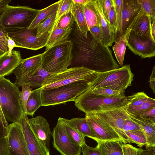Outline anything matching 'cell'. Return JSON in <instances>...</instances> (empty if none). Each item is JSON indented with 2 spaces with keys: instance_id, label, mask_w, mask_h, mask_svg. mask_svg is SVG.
<instances>
[{
  "instance_id": "cell-36",
  "label": "cell",
  "mask_w": 155,
  "mask_h": 155,
  "mask_svg": "<svg viewBox=\"0 0 155 155\" xmlns=\"http://www.w3.org/2000/svg\"><path fill=\"white\" fill-rule=\"evenodd\" d=\"M123 1V0H113L115 7L116 16V37L115 42L121 36Z\"/></svg>"
},
{
  "instance_id": "cell-44",
  "label": "cell",
  "mask_w": 155,
  "mask_h": 155,
  "mask_svg": "<svg viewBox=\"0 0 155 155\" xmlns=\"http://www.w3.org/2000/svg\"><path fill=\"white\" fill-rule=\"evenodd\" d=\"M123 130L126 132L134 130H142L140 126L133 120L130 116L125 121Z\"/></svg>"
},
{
  "instance_id": "cell-29",
  "label": "cell",
  "mask_w": 155,
  "mask_h": 155,
  "mask_svg": "<svg viewBox=\"0 0 155 155\" xmlns=\"http://www.w3.org/2000/svg\"><path fill=\"white\" fill-rule=\"evenodd\" d=\"M42 87L32 91L27 101L26 111L28 115L33 116L35 112L42 106L41 98Z\"/></svg>"
},
{
  "instance_id": "cell-3",
  "label": "cell",
  "mask_w": 155,
  "mask_h": 155,
  "mask_svg": "<svg viewBox=\"0 0 155 155\" xmlns=\"http://www.w3.org/2000/svg\"><path fill=\"white\" fill-rule=\"evenodd\" d=\"M78 110L85 114L120 108L127 104V97H109L96 94L88 89L74 101Z\"/></svg>"
},
{
  "instance_id": "cell-56",
  "label": "cell",
  "mask_w": 155,
  "mask_h": 155,
  "mask_svg": "<svg viewBox=\"0 0 155 155\" xmlns=\"http://www.w3.org/2000/svg\"><path fill=\"white\" fill-rule=\"evenodd\" d=\"M150 33L152 38L155 41V19L153 20L151 23Z\"/></svg>"
},
{
  "instance_id": "cell-38",
  "label": "cell",
  "mask_w": 155,
  "mask_h": 155,
  "mask_svg": "<svg viewBox=\"0 0 155 155\" xmlns=\"http://www.w3.org/2000/svg\"><path fill=\"white\" fill-rule=\"evenodd\" d=\"M155 107V100L149 97L148 99L140 105L126 110L129 114L139 113L150 110Z\"/></svg>"
},
{
  "instance_id": "cell-22",
  "label": "cell",
  "mask_w": 155,
  "mask_h": 155,
  "mask_svg": "<svg viewBox=\"0 0 155 155\" xmlns=\"http://www.w3.org/2000/svg\"><path fill=\"white\" fill-rule=\"evenodd\" d=\"M58 120L76 129L81 134L85 137H87L96 141H98L93 133L87 122L85 117L72 118L68 119L59 117Z\"/></svg>"
},
{
  "instance_id": "cell-41",
  "label": "cell",
  "mask_w": 155,
  "mask_h": 155,
  "mask_svg": "<svg viewBox=\"0 0 155 155\" xmlns=\"http://www.w3.org/2000/svg\"><path fill=\"white\" fill-rule=\"evenodd\" d=\"M74 23V18L71 12L67 13L60 19L57 27L63 29H68L72 28Z\"/></svg>"
},
{
  "instance_id": "cell-33",
  "label": "cell",
  "mask_w": 155,
  "mask_h": 155,
  "mask_svg": "<svg viewBox=\"0 0 155 155\" xmlns=\"http://www.w3.org/2000/svg\"><path fill=\"white\" fill-rule=\"evenodd\" d=\"M128 143L136 144L140 147L146 146L147 144L145 135L142 130H134L126 132Z\"/></svg>"
},
{
  "instance_id": "cell-47",
  "label": "cell",
  "mask_w": 155,
  "mask_h": 155,
  "mask_svg": "<svg viewBox=\"0 0 155 155\" xmlns=\"http://www.w3.org/2000/svg\"><path fill=\"white\" fill-rule=\"evenodd\" d=\"M124 155H138L139 148L124 143L122 146Z\"/></svg>"
},
{
  "instance_id": "cell-39",
  "label": "cell",
  "mask_w": 155,
  "mask_h": 155,
  "mask_svg": "<svg viewBox=\"0 0 155 155\" xmlns=\"http://www.w3.org/2000/svg\"><path fill=\"white\" fill-rule=\"evenodd\" d=\"M91 90L96 94L107 97H117L125 96V90L115 91L107 88H99Z\"/></svg>"
},
{
  "instance_id": "cell-57",
  "label": "cell",
  "mask_w": 155,
  "mask_h": 155,
  "mask_svg": "<svg viewBox=\"0 0 155 155\" xmlns=\"http://www.w3.org/2000/svg\"><path fill=\"white\" fill-rule=\"evenodd\" d=\"M8 46L0 41V55L8 51Z\"/></svg>"
},
{
  "instance_id": "cell-11",
  "label": "cell",
  "mask_w": 155,
  "mask_h": 155,
  "mask_svg": "<svg viewBox=\"0 0 155 155\" xmlns=\"http://www.w3.org/2000/svg\"><path fill=\"white\" fill-rule=\"evenodd\" d=\"M125 107L92 114L112 127L126 143H128V140L124 130L123 126L125 120L130 117V115Z\"/></svg>"
},
{
  "instance_id": "cell-7",
  "label": "cell",
  "mask_w": 155,
  "mask_h": 155,
  "mask_svg": "<svg viewBox=\"0 0 155 155\" xmlns=\"http://www.w3.org/2000/svg\"><path fill=\"white\" fill-rule=\"evenodd\" d=\"M90 84L77 82L41 91L42 106H53L75 101L90 87Z\"/></svg>"
},
{
  "instance_id": "cell-54",
  "label": "cell",
  "mask_w": 155,
  "mask_h": 155,
  "mask_svg": "<svg viewBox=\"0 0 155 155\" xmlns=\"http://www.w3.org/2000/svg\"><path fill=\"white\" fill-rule=\"evenodd\" d=\"M8 38L7 43L8 46V55H10L12 54V49L14 47H15V44L14 41L10 37L8 36L7 34Z\"/></svg>"
},
{
  "instance_id": "cell-24",
  "label": "cell",
  "mask_w": 155,
  "mask_h": 155,
  "mask_svg": "<svg viewBox=\"0 0 155 155\" xmlns=\"http://www.w3.org/2000/svg\"><path fill=\"white\" fill-rule=\"evenodd\" d=\"M121 140H110L100 142L97 143L101 155H124Z\"/></svg>"
},
{
  "instance_id": "cell-55",
  "label": "cell",
  "mask_w": 155,
  "mask_h": 155,
  "mask_svg": "<svg viewBox=\"0 0 155 155\" xmlns=\"http://www.w3.org/2000/svg\"><path fill=\"white\" fill-rule=\"evenodd\" d=\"M7 33H6L0 26V41L8 46Z\"/></svg>"
},
{
  "instance_id": "cell-14",
  "label": "cell",
  "mask_w": 155,
  "mask_h": 155,
  "mask_svg": "<svg viewBox=\"0 0 155 155\" xmlns=\"http://www.w3.org/2000/svg\"><path fill=\"white\" fill-rule=\"evenodd\" d=\"M87 123L100 142L119 140L124 143L115 130L109 125L93 114H85Z\"/></svg>"
},
{
  "instance_id": "cell-49",
  "label": "cell",
  "mask_w": 155,
  "mask_h": 155,
  "mask_svg": "<svg viewBox=\"0 0 155 155\" xmlns=\"http://www.w3.org/2000/svg\"><path fill=\"white\" fill-rule=\"evenodd\" d=\"M129 114L142 118H152L155 119V107L148 110L139 113Z\"/></svg>"
},
{
  "instance_id": "cell-10",
  "label": "cell",
  "mask_w": 155,
  "mask_h": 155,
  "mask_svg": "<svg viewBox=\"0 0 155 155\" xmlns=\"http://www.w3.org/2000/svg\"><path fill=\"white\" fill-rule=\"evenodd\" d=\"M54 147L62 155H80L81 146L69 137L63 125L58 121L52 134Z\"/></svg>"
},
{
  "instance_id": "cell-6",
  "label": "cell",
  "mask_w": 155,
  "mask_h": 155,
  "mask_svg": "<svg viewBox=\"0 0 155 155\" xmlns=\"http://www.w3.org/2000/svg\"><path fill=\"white\" fill-rule=\"evenodd\" d=\"M98 74L83 67H70L47 77L41 87L43 89L47 90L79 81L91 85L96 79Z\"/></svg>"
},
{
  "instance_id": "cell-5",
  "label": "cell",
  "mask_w": 155,
  "mask_h": 155,
  "mask_svg": "<svg viewBox=\"0 0 155 155\" xmlns=\"http://www.w3.org/2000/svg\"><path fill=\"white\" fill-rule=\"evenodd\" d=\"M72 44L67 40L45 50L42 55V67L52 74L68 68L73 59Z\"/></svg>"
},
{
  "instance_id": "cell-15",
  "label": "cell",
  "mask_w": 155,
  "mask_h": 155,
  "mask_svg": "<svg viewBox=\"0 0 155 155\" xmlns=\"http://www.w3.org/2000/svg\"><path fill=\"white\" fill-rule=\"evenodd\" d=\"M127 46L134 54L145 58L155 56V41L150 37L141 38L131 30Z\"/></svg>"
},
{
  "instance_id": "cell-21",
  "label": "cell",
  "mask_w": 155,
  "mask_h": 155,
  "mask_svg": "<svg viewBox=\"0 0 155 155\" xmlns=\"http://www.w3.org/2000/svg\"><path fill=\"white\" fill-rule=\"evenodd\" d=\"M129 115L130 118L140 126L144 132L147 143L146 148L155 147V119Z\"/></svg>"
},
{
  "instance_id": "cell-48",
  "label": "cell",
  "mask_w": 155,
  "mask_h": 155,
  "mask_svg": "<svg viewBox=\"0 0 155 155\" xmlns=\"http://www.w3.org/2000/svg\"><path fill=\"white\" fill-rule=\"evenodd\" d=\"M89 31L98 40L101 42H102V32L100 24L93 27Z\"/></svg>"
},
{
  "instance_id": "cell-9",
  "label": "cell",
  "mask_w": 155,
  "mask_h": 155,
  "mask_svg": "<svg viewBox=\"0 0 155 155\" xmlns=\"http://www.w3.org/2000/svg\"><path fill=\"white\" fill-rule=\"evenodd\" d=\"M15 41V47L37 50L45 47L49 33L36 38V29L26 28L15 32L7 33Z\"/></svg>"
},
{
  "instance_id": "cell-46",
  "label": "cell",
  "mask_w": 155,
  "mask_h": 155,
  "mask_svg": "<svg viewBox=\"0 0 155 155\" xmlns=\"http://www.w3.org/2000/svg\"><path fill=\"white\" fill-rule=\"evenodd\" d=\"M103 14L108 22L109 13L113 5V0H100Z\"/></svg>"
},
{
  "instance_id": "cell-52",
  "label": "cell",
  "mask_w": 155,
  "mask_h": 155,
  "mask_svg": "<svg viewBox=\"0 0 155 155\" xmlns=\"http://www.w3.org/2000/svg\"><path fill=\"white\" fill-rule=\"evenodd\" d=\"M155 147H150L143 149L139 148L138 155H155Z\"/></svg>"
},
{
  "instance_id": "cell-18",
  "label": "cell",
  "mask_w": 155,
  "mask_h": 155,
  "mask_svg": "<svg viewBox=\"0 0 155 155\" xmlns=\"http://www.w3.org/2000/svg\"><path fill=\"white\" fill-rule=\"evenodd\" d=\"M30 126L38 141L47 150L49 147L52 133L47 120L41 116L28 119Z\"/></svg>"
},
{
  "instance_id": "cell-60",
  "label": "cell",
  "mask_w": 155,
  "mask_h": 155,
  "mask_svg": "<svg viewBox=\"0 0 155 155\" xmlns=\"http://www.w3.org/2000/svg\"><path fill=\"white\" fill-rule=\"evenodd\" d=\"M11 1V0H0V8L5 5H8L9 3Z\"/></svg>"
},
{
  "instance_id": "cell-51",
  "label": "cell",
  "mask_w": 155,
  "mask_h": 155,
  "mask_svg": "<svg viewBox=\"0 0 155 155\" xmlns=\"http://www.w3.org/2000/svg\"><path fill=\"white\" fill-rule=\"evenodd\" d=\"M0 155H9L8 137L0 138Z\"/></svg>"
},
{
  "instance_id": "cell-28",
  "label": "cell",
  "mask_w": 155,
  "mask_h": 155,
  "mask_svg": "<svg viewBox=\"0 0 155 155\" xmlns=\"http://www.w3.org/2000/svg\"><path fill=\"white\" fill-rule=\"evenodd\" d=\"M60 0L54 2L48 6L40 10L28 28L29 29H33L44 20L56 13L58 8Z\"/></svg>"
},
{
  "instance_id": "cell-8",
  "label": "cell",
  "mask_w": 155,
  "mask_h": 155,
  "mask_svg": "<svg viewBox=\"0 0 155 155\" xmlns=\"http://www.w3.org/2000/svg\"><path fill=\"white\" fill-rule=\"evenodd\" d=\"M134 74L130 64L125 65L108 71L98 73L97 77L90 85L89 89L107 88L115 91L125 90L131 86Z\"/></svg>"
},
{
  "instance_id": "cell-43",
  "label": "cell",
  "mask_w": 155,
  "mask_h": 155,
  "mask_svg": "<svg viewBox=\"0 0 155 155\" xmlns=\"http://www.w3.org/2000/svg\"><path fill=\"white\" fill-rule=\"evenodd\" d=\"M113 2V5L111 7L109 15L108 22L111 31L114 36V42H115L116 37V16L115 7L114 1Z\"/></svg>"
},
{
  "instance_id": "cell-50",
  "label": "cell",
  "mask_w": 155,
  "mask_h": 155,
  "mask_svg": "<svg viewBox=\"0 0 155 155\" xmlns=\"http://www.w3.org/2000/svg\"><path fill=\"white\" fill-rule=\"evenodd\" d=\"M9 132L8 124L4 122L0 115V138L8 137Z\"/></svg>"
},
{
  "instance_id": "cell-45",
  "label": "cell",
  "mask_w": 155,
  "mask_h": 155,
  "mask_svg": "<svg viewBox=\"0 0 155 155\" xmlns=\"http://www.w3.org/2000/svg\"><path fill=\"white\" fill-rule=\"evenodd\" d=\"M81 147L83 155H101V151L97 146L94 148L88 146L85 143L81 146Z\"/></svg>"
},
{
  "instance_id": "cell-13",
  "label": "cell",
  "mask_w": 155,
  "mask_h": 155,
  "mask_svg": "<svg viewBox=\"0 0 155 155\" xmlns=\"http://www.w3.org/2000/svg\"><path fill=\"white\" fill-rule=\"evenodd\" d=\"M8 137L9 155H30L21 124L12 123L8 125Z\"/></svg>"
},
{
  "instance_id": "cell-32",
  "label": "cell",
  "mask_w": 155,
  "mask_h": 155,
  "mask_svg": "<svg viewBox=\"0 0 155 155\" xmlns=\"http://www.w3.org/2000/svg\"><path fill=\"white\" fill-rule=\"evenodd\" d=\"M51 74L44 70L41 66L31 78L23 85H28L33 87L38 88L41 87L44 79Z\"/></svg>"
},
{
  "instance_id": "cell-23",
  "label": "cell",
  "mask_w": 155,
  "mask_h": 155,
  "mask_svg": "<svg viewBox=\"0 0 155 155\" xmlns=\"http://www.w3.org/2000/svg\"><path fill=\"white\" fill-rule=\"evenodd\" d=\"M151 23L150 18L144 12L136 21L131 30L140 38L151 37L150 31Z\"/></svg>"
},
{
  "instance_id": "cell-35",
  "label": "cell",
  "mask_w": 155,
  "mask_h": 155,
  "mask_svg": "<svg viewBox=\"0 0 155 155\" xmlns=\"http://www.w3.org/2000/svg\"><path fill=\"white\" fill-rule=\"evenodd\" d=\"M149 97L143 92L136 93L127 97L128 103L125 107V109L140 105L146 101Z\"/></svg>"
},
{
  "instance_id": "cell-31",
  "label": "cell",
  "mask_w": 155,
  "mask_h": 155,
  "mask_svg": "<svg viewBox=\"0 0 155 155\" xmlns=\"http://www.w3.org/2000/svg\"><path fill=\"white\" fill-rule=\"evenodd\" d=\"M56 13L48 18L37 27L36 38L41 37L45 34L50 33L52 31L55 20Z\"/></svg>"
},
{
  "instance_id": "cell-4",
  "label": "cell",
  "mask_w": 155,
  "mask_h": 155,
  "mask_svg": "<svg viewBox=\"0 0 155 155\" xmlns=\"http://www.w3.org/2000/svg\"><path fill=\"white\" fill-rule=\"evenodd\" d=\"M20 91L14 83L4 77L0 78V99L6 120L19 123L24 112L20 98Z\"/></svg>"
},
{
  "instance_id": "cell-27",
  "label": "cell",
  "mask_w": 155,
  "mask_h": 155,
  "mask_svg": "<svg viewBox=\"0 0 155 155\" xmlns=\"http://www.w3.org/2000/svg\"><path fill=\"white\" fill-rule=\"evenodd\" d=\"M72 30V28L65 30L56 27L49 34L45 50L56 44L68 40Z\"/></svg>"
},
{
  "instance_id": "cell-34",
  "label": "cell",
  "mask_w": 155,
  "mask_h": 155,
  "mask_svg": "<svg viewBox=\"0 0 155 155\" xmlns=\"http://www.w3.org/2000/svg\"><path fill=\"white\" fill-rule=\"evenodd\" d=\"M73 4L72 0H60L59 6L56 12L55 20L52 31L57 27L58 22L62 16L68 13H71Z\"/></svg>"
},
{
  "instance_id": "cell-1",
  "label": "cell",
  "mask_w": 155,
  "mask_h": 155,
  "mask_svg": "<svg viewBox=\"0 0 155 155\" xmlns=\"http://www.w3.org/2000/svg\"><path fill=\"white\" fill-rule=\"evenodd\" d=\"M68 38L74 51L70 67H83L98 73L120 68L109 48L98 40L89 31L85 37L75 22Z\"/></svg>"
},
{
  "instance_id": "cell-37",
  "label": "cell",
  "mask_w": 155,
  "mask_h": 155,
  "mask_svg": "<svg viewBox=\"0 0 155 155\" xmlns=\"http://www.w3.org/2000/svg\"><path fill=\"white\" fill-rule=\"evenodd\" d=\"M58 121L62 124L68 136L75 143L81 146L85 143V137L78 131L59 120Z\"/></svg>"
},
{
  "instance_id": "cell-20",
  "label": "cell",
  "mask_w": 155,
  "mask_h": 155,
  "mask_svg": "<svg viewBox=\"0 0 155 155\" xmlns=\"http://www.w3.org/2000/svg\"><path fill=\"white\" fill-rule=\"evenodd\" d=\"M92 2L102 31V42L109 48L114 42V36L111 31L109 24L103 13L100 0H92Z\"/></svg>"
},
{
  "instance_id": "cell-12",
  "label": "cell",
  "mask_w": 155,
  "mask_h": 155,
  "mask_svg": "<svg viewBox=\"0 0 155 155\" xmlns=\"http://www.w3.org/2000/svg\"><path fill=\"white\" fill-rule=\"evenodd\" d=\"M42 53L22 59L15 69L14 84L18 88L28 81L42 66Z\"/></svg>"
},
{
  "instance_id": "cell-42",
  "label": "cell",
  "mask_w": 155,
  "mask_h": 155,
  "mask_svg": "<svg viewBox=\"0 0 155 155\" xmlns=\"http://www.w3.org/2000/svg\"><path fill=\"white\" fill-rule=\"evenodd\" d=\"M22 90L20 91V98L24 112L27 114L26 104L28 98L32 92V88L29 85H23L21 86Z\"/></svg>"
},
{
  "instance_id": "cell-16",
  "label": "cell",
  "mask_w": 155,
  "mask_h": 155,
  "mask_svg": "<svg viewBox=\"0 0 155 155\" xmlns=\"http://www.w3.org/2000/svg\"><path fill=\"white\" fill-rule=\"evenodd\" d=\"M121 36L132 27L144 12L137 0H123Z\"/></svg>"
},
{
  "instance_id": "cell-53",
  "label": "cell",
  "mask_w": 155,
  "mask_h": 155,
  "mask_svg": "<svg viewBox=\"0 0 155 155\" xmlns=\"http://www.w3.org/2000/svg\"><path fill=\"white\" fill-rule=\"evenodd\" d=\"M149 82L150 87L153 91V93L155 94V66L153 68Z\"/></svg>"
},
{
  "instance_id": "cell-17",
  "label": "cell",
  "mask_w": 155,
  "mask_h": 155,
  "mask_svg": "<svg viewBox=\"0 0 155 155\" xmlns=\"http://www.w3.org/2000/svg\"><path fill=\"white\" fill-rule=\"evenodd\" d=\"M19 123L21 125L30 155H50L49 150L42 145L35 135L29 124L28 115L24 112Z\"/></svg>"
},
{
  "instance_id": "cell-19",
  "label": "cell",
  "mask_w": 155,
  "mask_h": 155,
  "mask_svg": "<svg viewBox=\"0 0 155 155\" xmlns=\"http://www.w3.org/2000/svg\"><path fill=\"white\" fill-rule=\"evenodd\" d=\"M8 51L0 55V78L14 72L22 60L19 51L13 50L10 55H8Z\"/></svg>"
},
{
  "instance_id": "cell-58",
  "label": "cell",
  "mask_w": 155,
  "mask_h": 155,
  "mask_svg": "<svg viewBox=\"0 0 155 155\" xmlns=\"http://www.w3.org/2000/svg\"><path fill=\"white\" fill-rule=\"evenodd\" d=\"M73 2L85 5L88 3L90 0H72Z\"/></svg>"
},
{
  "instance_id": "cell-30",
  "label": "cell",
  "mask_w": 155,
  "mask_h": 155,
  "mask_svg": "<svg viewBox=\"0 0 155 155\" xmlns=\"http://www.w3.org/2000/svg\"><path fill=\"white\" fill-rule=\"evenodd\" d=\"M84 13L88 31L93 27L100 24L92 0H90L88 3L84 5Z\"/></svg>"
},
{
  "instance_id": "cell-40",
  "label": "cell",
  "mask_w": 155,
  "mask_h": 155,
  "mask_svg": "<svg viewBox=\"0 0 155 155\" xmlns=\"http://www.w3.org/2000/svg\"><path fill=\"white\" fill-rule=\"evenodd\" d=\"M152 22L155 19V0H137Z\"/></svg>"
},
{
  "instance_id": "cell-59",
  "label": "cell",
  "mask_w": 155,
  "mask_h": 155,
  "mask_svg": "<svg viewBox=\"0 0 155 155\" xmlns=\"http://www.w3.org/2000/svg\"><path fill=\"white\" fill-rule=\"evenodd\" d=\"M0 115L2 117V120H3V121L6 124H8V122L7 121V120H6V119H5V117L3 114L2 110L0 99Z\"/></svg>"
},
{
  "instance_id": "cell-26",
  "label": "cell",
  "mask_w": 155,
  "mask_h": 155,
  "mask_svg": "<svg viewBox=\"0 0 155 155\" xmlns=\"http://www.w3.org/2000/svg\"><path fill=\"white\" fill-rule=\"evenodd\" d=\"M131 29H128L116 41L112 48L117 61L121 66L123 64L126 48Z\"/></svg>"
},
{
  "instance_id": "cell-2",
  "label": "cell",
  "mask_w": 155,
  "mask_h": 155,
  "mask_svg": "<svg viewBox=\"0 0 155 155\" xmlns=\"http://www.w3.org/2000/svg\"><path fill=\"white\" fill-rule=\"evenodd\" d=\"M40 9L7 5L0 8V26L6 33L28 28Z\"/></svg>"
},
{
  "instance_id": "cell-25",
  "label": "cell",
  "mask_w": 155,
  "mask_h": 155,
  "mask_svg": "<svg viewBox=\"0 0 155 155\" xmlns=\"http://www.w3.org/2000/svg\"><path fill=\"white\" fill-rule=\"evenodd\" d=\"M84 5L73 2L71 13L73 15L74 22L79 30L85 37L87 38L89 31L84 15Z\"/></svg>"
}]
</instances>
